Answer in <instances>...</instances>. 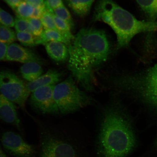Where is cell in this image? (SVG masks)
<instances>
[{"mask_svg":"<svg viewBox=\"0 0 157 157\" xmlns=\"http://www.w3.org/2000/svg\"><path fill=\"white\" fill-rule=\"evenodd\" d=\"M68 47V67L72 76L85 89L93 90L94 71L106 62L111 53L106 34L99 29H82Z\"/></svg>","mask_w":157,"mask_h":157,"instance_id":"1","label":"cell"},{"mask_svg":"<svg viewBox=\"0 0 157 157\" xmlns=\"http://www.w3.org/2000/svg\"><path fill=\"white\" fill-rule=\"evenodd\" d=\"M137 141L132 121L120 109L105 112L100 131L98 151L101 157H125L136 147Z\"/></svg>","mask_w":157,"mask_h":157,"instance_id":"2","label":"cell"},{"mask_svg":"<svg viewBox=\"0 0 157 157\" xmlns=\"http://www.w3.org/2000/svg\"><path fill=\"white\" fill-rule=\"evenodd\" d=\"M94 21L109 25L117 36V48L127 47L135 35L142 33L151 34L156 30V23L138 20L113 0H99L93 15Z\"/></svg>","mask_w":157,"mask_h":157,"instance_id":"3","label":"cell"},{"mask_svg":"<svg viewBox=\"0 0 157 157\" xmlns=\"http://www.w3.org/2000/svg\"><path fill=\"white\" fill-rule=\"evenodd\" d=\"M114 83L157 117V62L140 71L115 78Z\"/></svg>","mask_w":157,"mask_h":157,"instance_id":"4","label":"cell"},{"mask_svg":"<svg viewBox=\"0 0 157 157\" xmlns=\"http://www.w3.org/2000/svg\"><path fill=\"white\" fill-rule=\"evenodd\" d=\"M53 97L59 113H68L78 110L91 103L92 99L79 89L70 75L55 86Z\"/></svg>","mask_w":157,"mask_h":157,"instance_id":"5","label":"cell"},{"mask_svg":"<svg viewBox=\"0 0 157 157\" xmlns=\"http://www.w3.org/2000/svg\"><path fill=\"white\" fill-rule=\"evenodd\" d=\"M0 93L23 109L31 93L25 84L13 72L0 70Z\"/></svg>","mask_w":157,"mask_h":157,"instance_id":"6","label":"cell"},{"mask_svg":"<svg viewBox=\"0 0 157 157\" xmlns=\"http://www.w3.org/2000/svg\"><path fill=\"white\" fill-rule=\"evenodd\" d=\"M39 157H76L73 147L49 133L41 137Z\"/></svg>","mask_w":157,"mask_h":157,"instance_id":"7","label":"cell"},{"mask_svg":"<svg viewBox=\"0 0 157 157\" xmlns=\"http://www.w3.org/2000/svg\"><path fill=\"white\" fill-rule=\"evenodd\" d=\"M55 86H43L32 93L29 102L35 109L43 114L55 115L60 113L53 97Z\"/></svg>","mask_w":157,"mask_h":157,"instance_id":"8","label":"cell"},{"mask_svg":"<svg viewBox=\"0 0 157 157\" xmlns=\"http://www.w3.org/2000/svg\"><path fill=\"white\" fill-rule=\"evenodd\" d=\"M1 142L3 148L11 155L15 157H33L34 146L25 142L20 135L12 131L3 133Z\"/></svg>","mask_w":157,"mask_h":157,"instance_id":"9","label":"cell"},{"mask_svg":"<svg viewBox=\"0 0 157 157\" xmlns=\"http://www.w3.org/2000/svg\"><path fill=\"white\" fill-rule=\"evenodd\" d=\"M5 61L19 62L24 64L36 63L41 65L47 64L46 61L34 51L14 43L8 45Z\"/></svg>","mask_w":157,"mask_h":157,"instance_id":"10","label":"cell"},{"mask_svg":"<svg viewBox=\"0 0 157 157\" xmlns=\"http://www.w3.org/2000/svg\"><path fill=\"white\" fill-rule=\"evenodd\" d=\"M17 107L12 102L0 93V119L20 129V121L17 115Z\"/></svg>","mask_w":157,"mask_h":157,"instance_id":"11","label":"cell"},{"mask_svg":"<svg viewBox=\"0 0 157 157\" xmlns=\"http://www.w3.org/2000/svg\"><path fill=\"white\" fill-rule=\"evenodd\" d=\"M62 76V73L51 69L35 81L25 84V86L29 91L33 93L37 88L43 86L56 85L61 79Z\"/></svg>","mask_w":157,"mask_h":157,"instance_id":"12","label":"cell"},{"mask_svg":"<svg viewBox=\"0 0 157 157\" xmlns=\"http://www.w3.org/2000/svg\"><path fill=\"white\" fill-rule=\"evenodd\" d=\"M45 46L47 53L54 61L63 63L68 60V47L64 43L54 41L48 43Z\"/></svg>","mask_w":157,"mask_h":157,"instance_id":"13","label":"cell"},{"mask_svg":"<svg viewBox=\"0 0 157 157\" xmlns=\"http://www.w3.org/2000/svg\"><path fill=\"white\" fill-rule=\"evenodd\" d=\"M20 71L23 78L31 82L42 75L43 70L40 64L31 62L23 64L21 68Z\"/></svg>","mask_w":157,"mask_h":157,"instance_id":"14","label":"cell"},{"mask_svg":"<svg viewBox=\"0 0 157 157\" xmlns=\"http://www.w3.org/2000/svg\"><path fill=\"white\" fill-rule=\"evenodd\" d=\"M54 41L63 43L68 46L71 42L59 33L52 29H44L40 36H36L37 45H45L49 42Z\"/></svg>","mask_w":157,"mask_h":157,"instance_id":"15","label":"cell"},{"mask_svg":"<svg viewBox=\"0 0 157 157\" xmlns=\"http://www.w3.org/2000/svg\"><path fill=\"white\" fill-rule=\"evenodd\" d=\"M69 7L75 14L84 17L89 14L95 0H66Z\"/></svg>","mask_w":157,"mask_h":157,"instance_id":"16","label":"cell"},{"mask_svg":"<svg viewBox=\"0 0 157 157\" xmlns=\"http://www.w3.org/2000/svg\"><path fill=\"white\" fill-rule=\"evenodd\" d=\"M148 21L154 22L157 19V0H136Z\"/></svg>","mask_w":157,"mask_h":157,"instance_id":"17","label":"cell"},{"mask_svg":"<svg viewBox=\"0 0 157 157\" xmlns=\"http://www.w3.org/2000/svg\"><path fill=\"white\" fill-rule=\"evenodd\" d=\"M51 13H52L55 25L59 32L65 37L68 40L71 42L74 39V36L72 34L71 29L69 25L55 15L54 11Z\"/></svg>","mask_w":157,"mask_h":157,"instance_id":"18","label":"cell"},{"mask_svg":"<svg viewBox=\"0 0 157 157\" xmlns=\"http://www.w3.org/2000/svg\"><path fill=\"white\" fill-rule=\"evenodd\" d=\"M34 7L24 0L15 10L17 17L28 19L31 18L34 11Z\"/></svg>","mask_w":157,"mask_h":157,"instance_id":"19","label":"cell"},{"mask_svg":"<svg viewBox=\"0 0 157 157\" xmlns=\"http://www.w3.org/2000/svg\"><path fill=\"white\" fill-rule=\"evenodd\" d=\"M17 40L16 33L13 29L0 25V42L9 45Z\"/></svg>","mask_w":157,"mask_h":157,"instance_id":"20","label":"cell"},{"mask_svg":"<svg viewBox=\"0 0 157 157\" xmlns=\"http://www.w3.org/2000/svg\"><path fill=\"white\" fill-rule=\"evenodd\" d=\"M53 11L54 14L69 25L71 29L74 28V23L71 16L64 6L55 9Z\"/></svg>","mask_w":157,"mask_h":157,"instance_id":"21","label":"cell"},{"mask_svg":"<svg viewBox=\"0 0 157 157\" xmlns=\"http://www.w3.org/2000/svg\"><path fill=\"white\" fill-rule=\"evenodd\" d=\"M17 39L23 46L33 47L37 46L36 36L31 33L27 32H16Z\"/></svg>","mask_w":157,"mask_h":157,"instance_id":"22","label":"cell"},{"mask_svg":"<svg viewBox=\"0 0 157 157\" xmlns=\"http://www.w3.org/2000/svg\"><path fill=\"white\" fill-rule=\"evenodd\" d=\"M40 20L45 29H52L59 32L55 25L52 13L47 11L46 9H45Z\"/></svg>","mask_w":157,"mask_h":157,"instance_id":"23","label":"cell"},{"mask_svg":"<svg viewBox=\"0 0 157 157\" xmlns=\"http://www.w3.org/2000/svg\"><path fill=\"white\" fill-rule=\"evenodd\" d=\"M14 20V27L16 32H27L32 34L30 25L27 19L17 17Z\"/></svg>","mask_w":157,"mask_h":157,"instance_id":"24","label":"cell"},{"mask_svg":"<svg viewBox=\"0 0 157 157\" xmlns=\"http://www.w3.org/2000/svg\"><path fill=\"white\" fill-rule=\"evenodd\" d=\"M27 19L30 25L32 34L35 36H40L44 30L40 19L32 18Z\"/></svg>","mask_w":157,"mask_h":157,"instance_id":"25","label":"cell"},{"mask_svg":"<svg viewBox=\"0 0 157 157\" xmlns=\"http://www.w3.org/2000/svg\"><path fill=\"white\" fill-rule=\"evenodd\" d=\"M15 20L12 16L0 7V25L11 28L14 26Z\"/></svg>","mask_w":157,"mask_h":157,"instance_id":"26","label":"cell"},{"mask_svg":"<svg viewBox=\"0 0 157 157\" xmlns=\"http://www.w3.org/2000/svg\"><path fill=\"white\" fill-rule=\"evenodd\" d=\"M45 9L49 12L64 6L62 0H45Z\"/></svg>","mask_w":157,"mask_h":157,"instance_id":"27","label":"cell"},{"mask_svg":"<svg viewBox=\"0 0 157 157\" xmlns=\"http://www.w3.org/2000/svg\"><path fill=\"white\" fill-rule=\"evenodd\" d=\"M34 8L44 7L45 1L44 0H25Z\"/></svg>","mask_w":157,"mask_h":157,"instance_id":"28","label":"cell"},{"mask_svg":"<svg viewBox=\"0 0 157 157\" xmlns=\"http://www.w3.org/2000/svg\"><path fill=\"white\" fill-rule=\"evenodd\" d=\"M45 9V6L44 7L34 8V12L31 18L40 19Z\"/></svg>","mask_w":157,"mask_h":157,"instance_id":"29","label":"cell"},{"mask_svg":"<svg viewBox=\"0 0 157 157\" xmlns=\"http://www.w3.org/2000/svg\"><path fill=\"white\" fill-rule=\"evenodd\" d=\"M8 45L0 42V61H5Z\"/></svg>","mask_w":157,"mask_h":157,"instance_id":"30","label":"cell"},{"mask_svg":"<svg viewBox=\"0 0 157 157\" xmlns=\"http://www.w3.org/2000/svg\"><path fill=\"white\" fill-rule=\"evenodd\" d=\"M12 9L15 10L20 4L24 0H3Z\"/></svg>","mask_w":157,"mask_h":157,"instance_id":"31","label":"cell"},{"mask_svg":"<svg viewBox=\"0 0 157 157\" xmlns=\"http://www.w3.org/2000/svg\"><path fill=\"white\" fill-rule=\"evenodd\" d=\"M0 157H8L0 147Z\"/></svg>","mask_w":157,"mask_h":157,"instance_id":"32","label":"cell"}]
</instances>
